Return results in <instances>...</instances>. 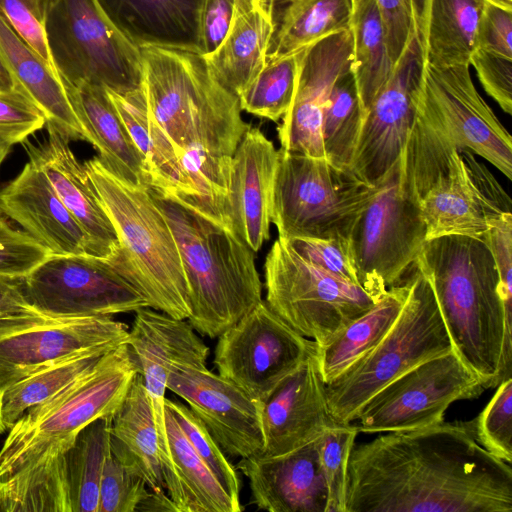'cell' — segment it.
Segmentation results:
<instances>
[{"instance_id":"42","label":"cell","mask_w":512,"mask_h":512,"mask_svg":"<svg viewBox=\"0 0 512 512\" xmlns=\"http://www.w3.org/2000/svg\"><path fill=\"white\" fill-rule=\"evenodd\" d=\"M358 433L357 426L339 424L319 437L320 464L327 488L326 512H345L348 463Z\"/></svg>"},{"instance_id":"49","label":"cell","mask_w":512,"mask_h":512,"mask_svg":"<svg viewBox=\"0 0 512 512\" xmlns=\"http://www.w3.org/2000/svg\"><path fill=\"white\" fill-rule=\"evenodd\" d=\"M512 3L484 0L475 48L512 58Z\"/></svg>"},{"instance_id":"4","label":"cell","mask_w":512,"mask_h":512,"mask_svg":"<svg viewBox=\"0 0 512 512\" xmlns=\"http://www.w3.org/2000/svg\"><path fill=\"white\" fill-rule=\"evenodd\" d=\"M176 240L185 272L189 324L218 338L262 299L255 252L212 203L149 188Z\"/></svg>"},{"instance_id":"20","label":"cell","mask_w":512,"mask_h":512,"mask_svg":"<svg viewBox=\"0 0 512 512\" xmlns=\"http://www.w3.org/2000/svg\"><path fill=\"white\" fill-rule=\"evenodd\" d=\"M167 389L185 400L226 456H258L264 447L262 403L235 384L206 368L180 367Z\"/></svg>"},{"instance_id":"19","label":"cell","mask_w":512,"mask_h":512,"mask_svg":"<svg viewBox=\"0 0 512 512\" xmlns=\"http://www.w3.org/2000/svg\"><path fill=\"white\" fill-rule=\"evenodd\" d=\"M127 324L111 316L57 318L0 337V394L30 374L93 351L127 343Z\"/></svg>"},{"instance_id":"34","label":"cell","mask_w":512,"mask_h":512,"mask_svg":"<svg viewBox=\"0 0 512 512\" xmlns=\"http://www.w3.org/2000/svg\"><path fill=\"white\" fill-rule=\"evenodd\" d=\"M484 0H428L421 39L426 64L470 65Z\"/></svg>"},{"instance_id":"38","label":"cell","mask_w":512,"mask_h":512,"mask_svg":"<svg viewBox=\"0 0 512 512\" xmlns=\"http://www.w3.org/2000/svg\"><path fill=\"white\" fill-rule=\"evenodd\" d=\"M110 351H93L63 360L7 387L0 394L2 420L6 429H10L26 411L84 376Z\"/></svg>"},{"instance_id":"56","label":"cell","mask_w":512,"mask_h":512,"mask_svg":"<svg viewBox=\"0 0 512 512\" xmlns=\"http://www.w3.org/2000/svg\"><path fill=\"white\" fill-rule=\"evenodd\" d=\"M0 82L8 89L16 88L12 75L10 74L5 60L0 51Z\"/></svg>"},{"instance_id":"48","label":"cell","mask_w":512,"mask_h":512,"mask_svg":"<svg viewBox=\"0 0 512 512\" xmlns=\"http://www.w3.org/2000/svg\"><path fill=\"white\" fill-rule=\"evenodd\" d=\"M43 111L17 88L0 90V136L12 145L46 125Z\"/></svg>"},{"instance_id":"32","label":"cell","mask_w":512,"mask_h":512,"mask_svg":"<svg viewBox=\"0 0 512 512\" xmlns=\"http://www.w3.org/2000/svg\"><path fill=\"white\" fill-rule=\"evenodd\" d=\"M273 33L266 60L350 29L353 0H269Z\"/></svg>"},{"instance_id":"51","label":"cell","mask_w":512,"mask_h":512,"mask_svg":"<svg viewBox=\"0 0 512 512\" xmlns=\"http://www.w3.org/2000/svg\"><path fill=\"white\" fill-rule=\"evenodd\" d=\"M485 92L512 114V58L475 48L469 60Z\"/></svg>"},{"instance_id":"59","label":"cell","mask_w":512,"mask_h":512,"mask_svg":"<svg viewBox=\"0 0 512 512\" xmlns=\"http://www.w3.org/2000/svg\"><path fill=\"white\" fill-rule=\"evenodd\" d=\"M1 89H8V88H6V87H5V86L0 82V90H1Z\"/></svg>"},{"instance_id":"17","label":"cell","mask_w":512,"mask_h":512,"mask_svg":"<svg viewBox=\"0 0 512 512\" xmlns=\"http://www.w3.org/2000/svg\"><path fill=\"white\" fill-rule=\"evenodd\" d=\"M134 313L127 345L142 375L158 432L165 491L177 505L179 487L165 422L167 382L176 368H206L209 348L185 319L174 318L150 307Z\"/></svg>"},{"instance_id":"18","label":"cell","mask_w":512,"mask_h":512,"mask_svg":"<svg viewBox=\"0 0 512 512\" xmlns=\"http://www.w3.org/2000/svg\"><path fill=\"white\" fill-rule=\"evenodd\" d=\"M424 62L415 33L365 114L351 170L369 185L376 186L401 156L416 118Z\"/></svg>"},{"instance_id":"27","label":"cell","mask_w":512,"mask_h":512,"mask_svg":"<svg viewBox=\"0 0 512 512\" xmlns=\"http://www.w3.org/2000/svg\"><path fill=\"white\" fill-rule=\"evenodd\" d=\"M105 18L137 48L200 54L205 0H95Z\"/></svg>"},{"instance_id":"15","label":"cell","mask_w":512,"mask_h":512,"mask_svg":"<svg viewBox=\"0 0 512 512\" xmlns=\"http://www.w3.org/2000/svg\"><path fill=\"white\" fill-rule=\"evenodd\" d=\"M417 112L458 150L484 158L512 179V138L477 91L470 65L435 68L424 62Z\"/></svg>"},{"instance_id":"60","label":"cell","mask_w":512,"mask_h":512,"mask_svg":"<svg viewBox=\"0 0 512 512\" xmlns=\"http://www.w3.org/2000/svg\"><path fill=\"white\" fill-rule=\"evenodd\" d=\"M503 1H506V2L512 3V0H503Z\"/></svg>"},{"instance_id":"1","label":"cell","mask_w":512,"mask_h":512,"mask_svg":"<svg viewBox=\"0 0 512 512\" xmlns=\"http://www.w3.org/2000/svg\"><path fill=\"white\" fill-rule=\"evenodd\" d=\"M511 511V465L470 421L388 432L351 451L345 512Z\"/></svg>"},{"instance_id":"22","label":"cell","mask_w":512,"mask_h":512,"mask_svg":"<svg viewBox=\"0 0 512 512\" xmlns=\"http://www.w3.org/2000/svg\"><path fill=\"white\" fill-rule=\"evenodd\" d=\"M264 447L257 456L276 457L301 448L328 428L333 418L317 353L308 356L262 403Z\"/></svg>"},{"instance_id":"8","label":"cell","mask_w":512,"mask_h":512,"mask_svg":"<svg viewBox=\"0 0 512 512\" xmlns=\"http://www.w3.org/2000/svg\"><path fill=\"white\" fill-rule=\"evenodd\" d=\"M404 306L388 333L365 356L325 383L330 412L351 424L362 405L392 380L419 363L453 350L433 288L414 265Z\"/></svg>"},{"instance_id":"61","label":"cell","mask_w":512,"mask_h":512,"mask_svg":"<svg viewBox=\"0 0 512 512\" xmlns=\"http://www.w3.org/2000/svg\"><path fill=\"white\" fill-rule=\"evenodd\" d=\"M1 215H4V214L2 213V211H1V209H0V216H1Z\"/></svg>"},{"instance_id":"28","label":"cell","mask_w":512,"mask_h":512,"mask_svg":"<svg viewBox=\"0 0 512 512\" xmlns=\"http://www.w3.org/2000/svg\"><path fill=\"white\" fill-rule=\"evenodd\" d=\"M272 33L269 0H235L226 37L203 56L215 80L239 98L265 65Z\"/></svg>"},{"instance_id":"52","label":"cell","mask_w":512,"mask_h":512,"mask_svg":"<svg viewBox=\"0 0 512 512\" xmlns=\"http://www.w3.org/2000/svg\"><path fill=\"white\" fill-rule=\"evenodd\" d=\"M481 238L492 255L504 307L512 314V213L494 221Z\"/></svg>"},{"instance_id":"58","label":"cell","mask_w":512,"mask_h":512,"mask_svg":"<svg viewBox=\"0 0 512 512\" xmlns=\"http://www.w3.org/2000/svg\"><path fill=\"white\" fill-rule=\"evenodd\" d=\"M6 429L3 420H2V414H1V401H0V434H2Z\"/></svg>"},{"instance_id":"6","label":"cell","mask_w":512,"mask_h":512,"mask_svg":"<svg viewBox=\"0 0 512 512\" xmlns=\"http://www.w3.org/2000/svg\"><path fill=\"white\" fill-rule=\"evenodd\" d=\"M84 165L117 235V249L105 260L148 307L188 319V284L179 249L149 187L121 180L98 157Z\"/></svg>"},{"instance_id":"39","label":"cell","mask_w":512,"mask_h":512,"mask_svg":"<svg viewBox=\"0 0 512 512\" xmlns=\"http://www.w3.org/2000/svg\"><path fill=\"white\" fill-rule=\"evenodd\" d=\"M363 121L364 113L349 68L331 89L322 123L325 156L333 166L352 171Z\"/></svg>"},{"instance_id":"5","label":"cell","mask_w":512,"mask_h":512,"mask_svg":"<svg viewBox=\"0 0 512 512\" xmlns=\"http://www.w3.org/2000/svg\"><path fill=\"white\" fill-rule=\"evenodd\" d=\"M400 176L415 198L427 240L460 235L481 238L511 212V199L469 150H458L418 112L400 156Z\"/></svg>"},{"instance_id":"7","label":"cell","mask_w":512,"mask_h":512,"mask_svg":"<svg viewBox=\"0 0 512 512\" xmlns=\"http://www.w3.org/2000/svg\"><path fill=\"white\" fill-rule=\"evenodd\" d=\"M138 372L124 343L70 386L26 411L0 449V481L64 457L82 429L113 416Z\"/></svg>"},{"instance_id":"23","label":"cell","mask_w":512,"mask_h":512,"mask_svg":"<svg viewBox=\"0 0 512 512\" xmlns=\"http://www.w3.org/2000/svg\"><path fill=\"white\" fill-rule=\"evenodd\" d=\"M277 163L273 142L258 127L249 126L233 154L220 211L255 253L270 238Z\"/></svg>"},{"instance_id":"37","label":"cell","mask_w":512,"mask_h":512,"mask_svg":"<svg viewBox=\"0 0 512 512\" xmlns=\"http://www.w3.org/2000/svg\"><path fill=\"white\" fill-rule=\"evenodd\" d=\"M111 418L97 419L82 429L66 453L71 512H98Z\"/></svg>"},{"instance_id":"41","label":"cell","mask_w":512,"mask_h":512,"mask_svg":"<svg viewBox=\"0 0 512 512\" xmlns=\"http://www.w3.org/2000/svg\"><path fill=\"white\" fill-rule=\"evenodd\" d=\"M164 405L173 413L198 456L209 467L230 498L241 505L237 469L228 460L203 422L182 402L165 398Z\"/></svg>"},{"instance_id":"40","label":"cell","mask_w":512,"mask_h":512,"mask_svg":"<svg viewBox=\"0 0 512 512\" xmlns=\"http://www.w3.org/2000/svg\"><path fill=\"white\" fill-rule=\"evenodd\" d=\"M301 50L268 59L239 96L240 108L254 116L279 122L291 106Z\"/></svg>"},{"instance_id":"14","label":"cell","mask_w":512,"mask_h":512,"mask_svg":"<svg viewBox=\"0 0 512 512\" xmlns=\"http://www.w3.org/2000/svg\"><path fill=\"white\" fill-rule=\"evenodd\" d=\"M317 344L300 335L262 300L219 337L214 350L218 374L263 403Z\"/></svg>"},{"instance_id":"25","label":"cell","mask_w":512,"mask_h":512,"mask_svg":"<svg viewBox=\"0 0 512 512\" xmlns=\"http://www.w3.org/2000/svg\"><path fill=\"white\" fill-rule=\"evenodd\" d=\"M236 469L248 479L251 503L269 512H326L327 488L319 437L284 455L240 458Z\"/></svg>"},{"instance_id":"2","label":"cell","mask_w":512,"mask_h":512,"mask_svg":"<svg viewBox=\"0 0 512 512\" xmlns=\"http://www.w3.org/2000/svg\"><path fill=\"white\" fill-rule=\"evenodd\" d=\"M151 148L149 188L208 201L226 198L233 154L249 128L239 98L222 87L202 55L140 49Z\"/></svg>"},{"instance_id":"12","label":"cell","mask_w":512,"mask_h":512,"mask_svg":"<svg viewBox=\"0 0 512 512\" xmlns=\"http://www.w3.org/2000/svg\"><path fill=\"white\" fill-rule=\"evenodd\" d=\"M376 186L349 242L359 285L380 299L406 280L427 230L417 201L401 181L400 158Z\"/></svg>"},{"instance_id":"16","label":"cell","mask_w":512,"mask_h":512,"mask_svg":"<svg viewBox=\"0 0 512 512\" xmlns=\"http://www.w3.org/2000/svg\"><path fill=\"white\" fill-rule=\"evenodd\" d=\"M27 302L51 318L113 316L148 307L142 295L104 259L50 254L23 278Z\"/></svg>"},{"instance_id":"26","label":"cell","mask_w":512,"mask_h":512,"mask_svg":"<svg viewBox=\"0 0 512 512\" xmlns=\"http://www.w3.org/2000/svg\"><path fill=\"white\" fill-rule=\"evenodd\" d=\"M0 209L50 254L90 255L85 232L33 160L0 191Z\"/></svg>"},{"instance_id":"53","label":"cell","mask_w":512,"mask_h":512,"mask_svg":"<svg viewBox=\"0 0 512 512\" xmlns=\"http://www.w3.org/2000/svg\"><path fill=\"white\" fill-rule=\"evenodd\" d=\"M385 29L389 56L394 64L416 33L412 0H376Z\"/></svg>"},{"instance_id":"10","label":"cell","mask_w":512,"mask_h":512,"mask_svg":"<svg viewBox=\"0 0 512 512\" xmlns=\"http://www.w3.org/2000/svg\"><path fill=\"white\" fill-rule=\"evenodd\" d=\"M45 38L65 86L89 83L121 95L143 88L140 49L105 18L95 0H55Z\"/></svg>"},{"instance_id":"24","label":"cell","mask_w":512,"mask_h":512,"mask_svg":"<svg viewBox=\"0 0 512 512\" xmlns=\"http://www.w3.org/2000/svg\"><path fill=\"white\" fill-rule=\"evenodd\" d=\"M46 125L48 137L43 143L36 146L24 141L29 159L42 169L85 232L90 255L110 259L118 246L117 235L85 165L74 155L70 136L51 123Z\"/></svg>"},{"instance_id":"46","label":"cell","mask_w":512,"mask_h":512,"mask_svg":"<svg viewBox=\"0 0 512 512\" xmlns=\"http://www.w3.org/2000/svg\"><path fill=\"white\" fill-rule=\"evenodd\" d=\"M50 253L24 230L0 216V276L24 278Z\"/></svg>"},{"instance_id":"31","label":"cell","mask_w":512,"mask_h":512,"mask_svg":"<svg viewBox=\"0 0 512 512\" xmlns=\"http://www.w3.org/2000/svg\"><path fill=\"white\" fill-rule=\"evenodd\" d=\"M0 51L15 86L45 114L47 122L73 140H85L66 89L55 69L44 61L0 16Z\"/></svg>"},{"instance_id":"30","label":"cell","mask_w":512,"mask_h":512,"mask_svg":"<svg viewBox=\"0 0 512 512\" xmlns=\"http://www.w3.org/2000/svg\"><path fill=\"white\" fill-rule=\"evenodd\" d=\"M110 453L151 490L164 489L160 440L138 372L110 423Z\"/></svg>"},{"instance_id":"13","label":"cell","mask_w":512,"mask_h":512,"mask_svg":"<svg viewBox=\"0 0 512 512\" xmlns=\"http://www.w3.org/2000/svg\"><path fill=\"white\" fill-rule=\"evenodd\" d=\"M481 379L453 351L407 370L371 396L355 421L363 433L417 429L444 421L455 401L474 399L484 390Z\"/></svg>"},{"instance_id":"43","label":"cell","mask_w":512,"mask_h":512,"mask_svg":"<svg viewBox=\"0 0 512 512\" xmlns=\"http://www.w3.org/2000/svg\"><path fill=\"white\" fill-rule=\"evenodd\" d=\"M477 442L494 456L512 462V377L503 380L482 412L470 421Z\"/></svg>"},{"instance_id":"50","label":"cell","mask_w":512,"mask_h":512,"mask_svg":"<svg viewBox=\"0 0 512 512\" xmlns=\"http://www.w3.org/2000/svg\"><path fill=\"white\" fill-rule=\"evenodd\" d=\"M57 318L35 310L23 292V278L0 276V337Z\"/></svg>"},{"instance_id":"21","label":"cell","mask_w":512,"mask_h":512,"mask_svg":"<svg viewBox=\"0 0 512 512\" xmlns=\"http://www.w3.org/2000/svg\"><path fill=\"white\" fill-rule=\"evenodd\" d=\"M351 54L350 29L301 50L294 97L277 127L281 149L326 158L322 143L324 111L335 81L350 68Z\"/></svg>"},{"instance_id":"11","label":"cell","mask_w":512,"mask_h":512,"mask_svg":"<svg viewBox=\"0 0 512 512\" xmlns=\"http://www.w3.org/2000/svg\"><path fill=\"white\" fill-rule=\"evenodd\" d=\"M264 287L268 306L318 348L379 300L360 285L308 262L281 238L266 256Z\"/></svg>"},{"instance_id":"57","label":"cell","mask_w":512,"mask_h":512,"mask_svg":"<svg viewBox=\"0 0 512 512\" xmlns=\"http://www.w3.org/2000/svg\"><path fill=\"white\" fill-rule=\"evenodd\" d=\"M12 146L13 145L10 142L0 136V167L9 154Z\"/></svg>"},{"instance_id":"35","label":"cell","mask_w":512,"mask_h":512,"mask_svg":"<svg viewBox=\"0 0 512 512\" xmlns=\"http://www.w3.org/2000/svg\"><path fill=\"white\" fill-rule=\"evenodd\" d=\"M350 32L352 36L350 71L355 79L365 117L393 69L383 20L376 0H353Z\"/></svg>"},{"instance_id":"29","label":"cell","mask_w":512,"mask_h":512,"mask_svg":"<svg viewBox=\"0 0 512 512\" xmlns=\"http://www.w3.org/2000/svg\"><path fill=\"white\" fill-rule=\"evenodd\" d=\"M68 98L98 159L114 175L136 185H147L143 161L106 88L89 83L65 86Z\"/></svg>"},{"instance_id":"54","label":"cell","mask_w":512,"mask_h":512,"mask_svg":"<svg viewBox=\"0 0 512 512\" xmlns=\"http://www.w3.org/2000/svg\"><path fill=\"white\" fill-rule=\"evenodd\" d=\"M235 0H205L201 14L202 56L213 53L231 26Z\"/></svg>"},{"instance_id":"44","label":"cell","mask_w":512,"mask_h":512,"mask_svg":"<svg viewBox=\"0 0 512 512\" xmlns=\"http://www.w3.org/2000/svg\"><path fill=\"white\" fill-rule=\"evenodd\" d=\"M145 481L128 471L110 452L99 488L98 512H134L149 494Z\"/></svg>"},{"instance_id":"33","label":"cell","mask_w":512,"mask_h":512,"mask_svg":"<svg viewBox=\"0 0 512 512\" xmlns=\"http://www.w3.org/2000/svg\"><path fill=\"white\" fill-rule=\"evenodd\" d=\"M410 289V279L392 286L375 305L346 326L331 342L317 347V361L325 383L365 356L396 322Z\"/></svg>"},{"instance_id":"3","label":"cell","mask_w":512,"mask_h":512,"mask_svg":"<svg viewBox=\"0 0 512 512\" xmlns=\"http://www.w3.org/2000/svg\"><path fill=\"white\" fill-rule=\"evenodd\" d=\"M429 280L453 351L485 389L512 376V314L482 238L449 235L426 240L415 263Z\"/></svg>"},{"instance_id":"45","label":"cell","mask_w":512,"mask_h":512,"mask_svg":"<svg viewBox=\"0 0 512 512\" xmlns=\"http://www.w3.org/2000/svg\"><path fill=\"white\" fill-rule=\"evenodd\" d=\"M54 1L0 0V16L51 66L45 38V23Z\"/></svg>"},{"instance_id":"47","label":"cell","mask_w":512,"mask_h":512,"mask_svg":"<svg viewBox=\"0 0 512 512\" xmlns=\"http://www.w3.org/2000/svg\"><path fill=\"white\" fill-rule=\"evenodd\" d=\"M285 241L308 262L359 285L348 239L297 237Z\"/></svg>"},{"instance_id":"36","label":"cell","mask_w":512,"mask_h":512,"mask_svg":"<svg viewBox=\"0 0 512 512\" xmlns=\"http://www.w3.org/2000/svg\"><path fill=\"white\" fill-rule=\"evenodd\" d=\"M170 454L179 487L178 512H240L218 479L198 456L173 413L165 407Z\"/></svg>"},{"instance_id":"55","label":"cell","mask_w":512,"mask_h":512,"mask_svg":"<svg viewBox=\"0 0 512 512\" xmlns=\"http://www.w3.org/2000/svg\"><path fill=\"white\" fill-rule=\"evenodd\" d=\"M145 500L140 504L137 511H172L178 512L172 499L165 493L164 489L151 490Z\"/></svg>"},{"instance_id":"9","label":"cell","mask_w":512,"mask_h":512,"mask_svg":"<svg viewBox=\"0 0 512 512\" xmlns=\"http://www.w3.org/2000/svg\"><path fill=\"white\" fill-rule=\"evenodd\" d=\"M377 191L326 158L278 150L271 222L278 238H350Z\"/></svg>"}]
</instances>
